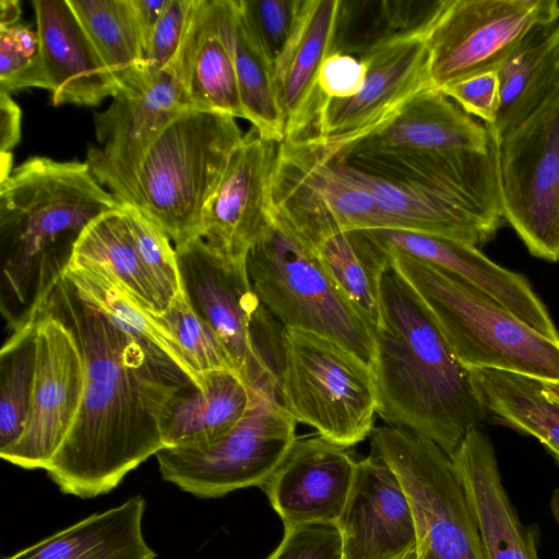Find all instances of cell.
Instances as JSON below:
<instances>
[{"label":"cell","mask_w":559,"mask_h":559,"mask_svg":"<svg viewBox=\"0 0 559 559\" xmlns=\"http://www.w3.org/2000/svg\"><path fill=\"white\" fill-rule=\"evenodd\" d=\"M364 233L383 253L400 252L460 276L538 333L559 343V331L528 280L498 265L479 248L416 231L366 229Z\"/></svg>","instance_id":"19"},{"label":"cell","mask_w":559,"mask_h":559,"mask_svg":"<svg viewBox=\"0 0 559 559\" xmlns=\"http://www.w3.org/2000/svg\"><path fill=\"white\" fill-rule=\"evenodd\" d=\"M370 438L371 453L392 467L409 499L416 559H486L451 457L433 441L396 426L374 427Z\"/></svg>","instance_id":"9"},{"label":"cell","mask_w":559,"mask_h":559,"mask_svg":"<svg viewBox=\"0 0 559 559\" xmlns=\"http://www.w3.org/2000/svg\"><path fill=\"white\" fill-rule=\"evenodd\" d=\"M394 559H416V549H412L408 552L404 554L403 556H400Z\"/></svg>","instance_id":"51"},{"label":"cell","mask_w":559,"mask_h":559,"mask_svg":"<svg viewBox=\"0 0 559 559\" xmlns=\"http://www.w3.org/2000/svg\"><path fill=\"white\" fill-rule=\"evenodd\" d=\"M500 105L488 127L495 142L530 117L559 86V21L526 38L498 70Z\"/></svg>","instance_id":"31"},{"label":"cell","mask_w":559,"mask_h":559,"mask_svg":"<svg viewBox=\"0 0 559 559\" xmlns=\"http://www.w3.org/2000/svg\"><path fill=\"white\" fill-rule=\"evenodd\" d=\"M191 45L189 24L175 57L147 88L118 92L94 117L98 145L88 150L86 163L121 204H133L138 171L154 140L176 116L191 108L186 92Z\"/></svg>","instance_id":"14"},{"label":"cell","mask_w":559,"mask_h":559,"mask_svg":"<svg viewBox=\"0 0 559 559\" xmlns=\"http://www.w3.org/2000/svg\"><path fill=\"white\" fill-rule=\"evenodd\" d=\"M22 112L10 93L0 91V156L12 155L21 138Z\"/></svg>","instance_id":"47"},{"label":"cell","mask_w":559,"mask_h":559,"mask_svg":"<svg viewBox=\"0 0 559 559\" xmlns=\"http://www.w3.org/2000/svg\"><path fill=\"white\" fill-rule=\"evenodd\" d=\"M357 462L347 448L319 435L296 438L261 487L284 526L336 523L344 510Z\"/></svg>","instance_id":"18"},{"label":"cell","mask_w":559,"mask_h":559,"mask_svg":"<svg viewBox=\"0 0 559 559\" xmlns=\"http://www.w3.org/2000/svg\"><path fill=\"white\" fill-rule=\"evenodd\" d=\"M72 258L107 270L139 305L153 314L160 316L166 311L138 253L122 206L100 215L85 228Z\"/></svg>","instance_id":"36"},{"label":"cell","mask_w":559,"mask_h":559,"mask_svg":"<svg viewBox=\"0 0 559 559\" xmlns=\"http://www.w3.org/2000/svg\"><path fill=\"white\" fill-rule=\"evenodd\" d=\"M383 255L418 295L463 367L521 373L559 389L558 342L442 267L400 252Z\"/></svg>","instance_id":"4"},{"label":"cell","mask_w":559,"mask_h":559,"mask_svg":"<svg viewBox=\"0 0 559 559\" xmlns=\"http://www.w3.org/2000/svg\"><path fill=\"white\" fill-rule=\"evenodd\" d=\"M48 90L37 32L15 24L0 27V91Z\"/></svg>","instance_id":"42"},{"label":"cell","mask_w":559,"mask_h":559,"mask_svg":"<svg viewBox=\"0 0 559 559\" xmlns=\"http://www.w3.org/2000/svg\"><path fill=\"white\" fill-rule=\"evenodd\" d=\"M247 270L259 300L280 326L330 337L371 366L372 331L312 248L271 210L264 231L248 252Z\"/></svg>","instance_id":"6"},{"label":"cell","mask_w":559,"mask_h":559,"mask_svg":"<svg viewBox=\"0 0 559 559\" xmlns=\"http://www.w3.org/2000/svg\"><path fill=\"white\" fill-rule=\"evenodd\" d=\"M469 371L488 416L535 437L559 463V389L521 373L495 369Z\"/></svg>","instance_id":"33"},{"label":"cell","mask_w":559,"mask_h":559,"mask_svg":"<svg viewBox=\"0 0 559 559\" xmlns=\"http://www.w3.org/2000/svg\"><path fill=\"white\" fill-rule=\"evenodd\" d=\"M21 15L20 2L16 0H0V27L17 24Z\"/></svg>","instance_id":"49"},{"label":"cell","mask_w":559,"mask_h":559,"mask_svg":"<svg viewBox=\"0 0 559 559\" xmlns=\"http://www.w3.org/2000/svg\"><path fill=\"white\" fill-rule=\"evenodd\" d=\"M43 64L53 105L96 106L118 85L69 0L32 2Z\"/></svg>","instance_id":"24"},{"label":"cell","mask_w":559,"mask_h":559,"mask_svg":"<svg viewBox=\"0 0 559 559\" xmlns=\"http://www.w3.org/2000/svg\"><path fill=\"white\" fill-rule=\"evenodd\" d=\"M340 0H308L301 29L274 74L285 138L311 131L319 108L317 83L332 53Z\"/></svg>","instance_id":"29"},{"label":"cell","mask_w":559,"mask_h":559,"mask_svg":"<svg viewBox=\"0 0 559 559\" xmlns=\"http://www.w3.org/2000/svg\"><path fill=\"white\" fill-rule=\"evenodd\" d=\"M334 156L359 171L424 186L502 216L496 142L489 153L464 150H364Z\"/></svg>","instance_id":"21"},{"label":"cell","mask_w":559,"mask_h":559,"mask_svg":"<svg viewBox=\"0 0 559 559\" xmlns=\"http://www.w3.org/2000/svg\"><path fill=\"white\" fill-rule=\"evenodd\" d=\"M443 0H340L332 52L362 59L392 44L425 37Z\"/></svg>","instance_id":"32"},{"label":"cell","mask_w":559,"mask_h":559,"mask_svg":"<svg viewBox=\"0 0 559 559\" xmlns=\"http://www.w3.org/2000/svg\"><path fill=\"white\" fill-rule=\"evenodd\" d=\"M122 204L86 162L33 156L0 182V306L32 311L69 265L76 241L100 215Z\"/></svg>","instance_id":"3"},{"label":"cell","mask_w":559,"mask_h":559,"mask_svg":"<svg viewBox=\"0 0 559 559\" xmlns=\"http://www.w3.org/2000/svg\"><path fill=\"white\" fill-rule=\"evenodd\" d=\"M198 0H169L148 40L146 61L154 79L175 57Z\"/></svg>","instance_id":"44"},{"label":"cell","mask_w":559,"mask_h":559,"mask_svg":"<svg viewBox=\"0 0 559 559\" xmlns=\"http://www.w3.org/2000/svg\"><path fill=\"white\" fill-rule=\"evenodd\" d=\"M371 368L378 415L437 443L450 457L488 413L471 371L452 354L429 311L388 260L379 277Z\"/></svg>","instance_id":"2"},{"label":"cell","mask_w":559,"mask_h":559,"mask_svg":"<svg viewBox=\"0 0 559 559\" xmlns=\"http://www.w3.org/2000/svg\"><path fill=\"white\" fill-rule=\"evenodd\" d=\"M343 165L372 194L381 229L429 234L480 248L491 241L504 224L502 216L456 197Z\"/></svg>","instance_id":"23"},{"label":"cell","mask_w":559,"mask_h":559,"mask_svg":"<svg viewBox=\"0 0 559 559\" xmlns=\"http://www.w3.org/2000/svg\"><path fill=\"white\" fill-rule=\"evenodd\" d=\"M280 142L252 129L233 152L207 203L201 237L234 261H247L270 219V178Z\"/></svg>","instance_id":"17"},{"label":"cell","mask_w":559,"mask_h":559,"mask_svg":"<svg viewBox=\"0 0 559 559\" xmlns=\"http://www.w3.org/2000/svg\"><path fill=\"white\" fill-rule=\"evenodd\" d=\"M465 491L486 559H539V528L523 524L502 483L495 449L479 425L472 426L451 456Z\"/></svg>","instance_id":"22"},{"label":"cell","mask_w":559,"mask_h":559,"mask_svg":"<svg viewBox=\"0 0 559 559\" xmlns=\"http://www.w3.org/2000/svg\"><path fill=\"white\" fill-rule=\"evenodd\" d=\"M169 0H132L139 26L146 44L152 32L166 9Z\"/></svg>","instance_id":"48"},{"label":"cell","mask_w":559,"mask_h":559,"mask_svg":"<svg viewBox=\"0 0 559 559\" xmlns=\"http://www.w3.org/2000/svg\"><path fill=\"white\" fill-rule=\"evenodd\" d=\"M122 210L141 261L167 310L181 292L176 249L166 233L138 207L122 204Z\"/></svg>","instance_id":"41"},{"label":"cell","mask_w":559,"mask_h":559,"mask_svg":"<svg viewBox=\"0 0 559 559\" xmlns=\"http://www.w3.org/2000/svg\"><path fill=\"white\" fill-rule=\"evenodd\" d=\"M158 317L175 336L190 366L202 380L205 381V376L213 372H238L217 332L195 313L182 289Z\"/></svg>","instance_id":"40"},{"label":"cell","mask_w":559,"mask_h":559,"mask_svg":"<svg viewBox=\"0 0 559 559\" xmlns=\"http://www.w3.org/2000/svg\"><path fill=\"white\" fill-rule=\"evenodd\" d=\"M175 249L192 309L217 332L250 389L278 400L283 329L259 300L247 261L228 259L202 237Z\"/></svg>","instance_id":"8"},{"label":"cell","mask_w":559,"mask_h":559,"mask_svg":"<svg viewBox=\"0 0 559 559\" xmlns=\"http://www.w3.org/2000/svg\"><path fill=\"white\" fill-rule=\"evenodd\" d=\"M295 418L280 401L253 391L245 416L215 441L195 448H164L155 456L162 478L200 499L262 487L296 437Z\"/></svg>","instance_id":"10"},{"label":"cell","mask_w":559,"mask_h":559,"mask_svg":"<svg viewBox=\"0 0 559 559\" xmlns=\"http://www.w3.org/2000/svg\"><path fill=\"white\" fill-rule=\"evenodd\" d=\"M75 333L85 367L83 399L48 478L63 495H106L164 449L163 408L182 385L61 275L41 305Z\"/></svg>","instance_id":"1"},{"label":"cell","mask_w":559,"mask_h":559,"mask_svg":"<svg viewBox=\"0 0 559 559\" xmlns=\"http://www.w3.org/2000/svg\"><path fill=\"white\" fill-rule=\"evenodd\" d=\"M550 511L559 527V488L555 489L550 498Z\"/></svg>","instance_id":"50"},{"label":"cell","mask_w":559,"mask_h":559,"mask_svg":"<svg viewBox=\"0 0 559 559\" xmlns=\"http://www.w3.org/2000/svg\"><path fill=\"white\" fill-rule=\"evenodd\" d=\"M141 495L93 513L4 559H155L143 535Z\"/></svg>","instance_id":"28"},{"label":"cell","mask_w":559,"mask_h":559,"mask_svg":"<svg viewBox=\"0 0 559 559\" xmlns=\"http://www.w3.org/2000/svg\"><path fill=\"white\" fill-rule=\"evenodd\" d=\"M495 147L487 127L442 91L428 87L408 99L382 127L335 154L364 150H464L489 153Z\"/></svg>","instance_id":"25"},{"label":"cell","mask_w":559,"mask_h":559,"mask_svg":"<svg viewBox=\"0 0 559 559\" xmlns=\"http://www.w3.org/2000/svg\"><path fill=\"white\" fill-rule=\"evenodd\" d=\"M362 60L367 74L359 93L321 102L309 133L332 154L385 124L408 99L431 87L424 37L392 44Z\"/></svg>","instance_id":"16"},{"label":"cell","mask_w":559,"mask_h":559,"mask_svg":"<svg viewBox=\"0 0 559 559\" xmlns=\"http://www.w3.org/2000/svg\"><path fill=\"white\" fill-rule=\"evenodd\" d=\"M37 314L14 329L0 352V454L22 437L32 403Z\"/></svg>","instance_id":"38"},{"label":"cell","mask_w":559,"mask_h":559,"mask_svg":"<svg viewBox=\"0 0 559 559\" xmlns=\"http://www.w3.org/2000/svg\"><path fill=\"white\" fill-rule=\"evenodd\" d=\"M337 525L345 559H394L416 546L405 489L392 467L373 453L357 462Z\"/></svg>","instance_id":"20"},{"label":"cell","mask_w":559,"mask_h":559,"mask_svg":"<svg viewBox=\"0 0 559 559\" xmlns=\"http://www.w3.org/2000/svg\"><path fill=\"white\" fill-rule=\"evenodd\" d=\"M223 25L248 121L266 140L282 142L285 124L272 69L241 21L236 0H223Z\"/></svg>","instance_id":"37"},{"label":"cell","mask_w":559,"mask_h":559,"mask_svg":"<svg viewBox=\"0 0 559 559\" xmlns=\"http://www.w3.org/2000/svg\"><path fill=\"white\" fill-rule=\"evenodd\" d=\"M119 92L139 93L153 82L146 44L132 0H69Z\"/></svg>","instance_id":"34"},{"label":"cell","mask_w":559,"mask_h":559,"mask_svg":"<svg viewBox=\"0 0 559 559\" xmlns=\"http://www.w3.org/2000/svg\"><path fill=\"white\" fill-rule=\"evenodd\" d=\"M366 74L367 64L362 59L340 52L330 53L318 76L317 92L320 104L323 100L355 96L361 90Z\"/></svg>","instance_id":"46"},{"label":"cell","mask_w":559,"mask_h":559,"mask_svg":"<svg viewBox=\"0 0 559 559\" xmlns=\"http://www.w3.org/2000/svg\"><path fill=\"white\" fill-rule=\"evenodd\" d=\"M270 210L309 246L336 231L382 228L369 190L310 135L278 143L270 178Z\"/></svg>","instance_id":"11"},{"label":"cell","mask_w":559,"mask_h":559,"mask_svg":"<svg viewBox=\"0 0 559 559\" xmlns=\"http://www.w3.org/2000/svg\"><path fill=\"white\" fill-rule=\"evenodd\" d=\"M84 386V359L75 333L41 306L28 419L20 440L0 456L25 469H46L76 418Z\"/></svg>","instance_id":"15"},{"label":"cell","mask_w":559,"mask_h":559,"mask_svg":"<svg viewBox=\"0 0 559 559\" xmlns=\"http://www.w3.org/2000/svg\"><path fill=\"white\" fill-rule=\"evenodd\" d=\"M246 31L273 75L297 38L308 0H236Z\"/></svg>","instance_id":"39"},{"label":"cell","mask_w":559,"mask_h":559,"mask_svg":"<svg viewBox=\"0 0 559 559\" xmlns=\"http://www.w3.org/2000/svg\"><path fill=\"white\" fill-rule=\"evenodd\" d=\"M243 135L231 116L185 109L146 152L132 205L176 246L201 237L205 207Z\"/></svg>","instance_id":"5"},{"label":"cell","mask_w":559,"mask_h":559,"mask_svg":"<svg viewBox=\"0 0 559 559\" xmlns=\"http://www.w3.org/2000/svg\"><path fill=\"white\" fill-rule=\"evenodd\" d=\"M284 527L280 545L266 559H345L343 536L336 523Z\"/></svg>","instance_id":"43"},{"label":"cell","mask_w":559,"mask_h":559,"mask_svg":"<svg viewBox=\"0 0 559 559\" xmlns=\"http://www.w3.org/2000/svg\"><path fill=\"white\" fill-rule=\"evenodd\" d=\"M278 400L297 423L349 448L374 429L378 392L371 366L334 340L282 330Z\"/></svg>","instance_id":"7"},{"label":"cell","mask_w":559,"mask_h":559,"mask_svg":"<svg viewBox=\"0 0 559 559\" xmlns=\"http://www.w3.org/2000/svg\"><path fill=\"white\" fill-rule=\"evenodd\" d=\"M310 247L338 292L373 334L379 320V277L388 258L362 230L328 234Z\"/></svg>","instance_id":"35"},{"label":"cell","mask_w":559,"mask_h":559,"mask_svg":"<svg viewBox=\"0 0 559 559\" xmlns=\"http://www.w3.org/2000/svg\"><path fill=\"white\" fill-rule=\"evenodd\" d=\"M502 217L528 252L559 261V86L496 142Z\"/></svg>","instance_id":"12"},{"label":"cell","mask_w":559,"mask_h":559,"mask_svg":"<svg viewBox=\"0 0 559 559\" xmlns=\"http://www.w3.org/2000/svg\"><path fill=\"white\" fill-rule=\"evenodd\" d=\"M442 92L465 112L483 120L487 128L495 123L500 105L498 71L484 72L455 82Z\"/></svg>","instance_id":"45"},{"label":"cell","mask_w":559,"mask_h":559,"mask_svg":"<svg viewBox=\"0 0 559 559\" xmlns=\"http://www.w3.org/2000/svg\"><path fill=\"white\" fill-rule=\"evenodd\" d=\"M558 21V0H443L424 37L431 87L498 71L526 38Z\"/></svg>","instance_id":"13"},{"label":"cell","mask_w":559,"mask_h":559,"mask_svg":"<svg viewBox=\"0 0 559 559\" xmlns=\"http://www.w3.org/2000/svg\"><path fill=\"white\" fill-rule=\"evenodd\" d=\"M191 108L247 119L223 25V0H198L186 76Z\"/></svg>","instance_id":"30"},{"label":"cell","mask_w":559,"mask_h":559,"mask_svg":"<svg viewBox=\"0 0 559 559\" xmlns=\"http://www.w3.org/2000/svg\"><path fill=\"white\" fill-rule=\"evenodd\" d=\"M62 275L79 297L135 340L178 383L205 388L159 317L139 305L107 270L72 258Z\"/></svg>","instance_id":"26"},{"label":"cell","mask_w":559,"mask_h":559,"mask_svg":"<svg viewBox=\"0 0 559 559\" xmlns=\"http://www.w3.org/2000/svg\"><path fill=\"white\" fill-rule=\"evenodd\" d=\"M205 388L189 382L167 400L159 420L165 448L206 445L234 428L251 405L253 391L237 371L205 376Z\"/></svg>","instance_id":"27"}]
</instances>
